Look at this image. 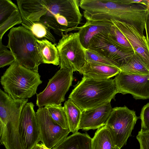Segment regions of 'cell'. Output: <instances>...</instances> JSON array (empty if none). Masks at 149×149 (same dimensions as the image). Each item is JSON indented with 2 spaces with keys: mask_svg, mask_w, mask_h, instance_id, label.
I'll list each match as a JSON object with an SVG mask.
<instances>
[{
  "mask_svg": "<svg viewBox=\"0 0 149 149\" xmlns=\"http://www.w3.org/2000/svg\"><path fill=\"white\" fill-rule=\"evenodd\" d=\"M68 98L83 112L109 102L118 93L113 79H96L86 77L74 86Z\"/></svg>",
  "mask_w": 149,
  "mask_h": 149,
  "instance_id": "obj_1",
  "label": "cell"
},
{
  "mask_svg": "<svg viewBox=\"0 0 149 149\" xmlns=\"http://www.w3.org/2000/svg\"><path fill=\"white\" fill-rule=\"evenodd\" d=\"M79 0H47L48 9L40 20L60 36L74 30L81 24L82 15Z\"/></svg>",
  "mask_w": 149,
  "mask_h": 149,
  "instance_id": "obj_2",
  "label": "cell"
},
{
  "mask_svg": "<svg viewBox=\"0 0 149 149\" xmlns=\"http://www.w3.org/2000/svg\"><path fill=\"white\" fill-rule=\"evenodd\" d=\"M0 82L6 93L14 99H21L35 95L42 81L38 72L24 67L15 61L1 76Z\"/></svg>",
  "mask_w": 149,
  "mask_h": 149,
  "instance_id": "obj_3",
  "label": "cell"
},
{
  "mask_svg": "<svg viewBox=\"0 0 149 149\" xmlns=\"http://www.w3.org/2000/svg\"><path fill=\"white\" fill-rule=\"evenodd\" d=\"M8 36L7 47L12 53L15 61L24 67L38 72V66L42 63L38 53L37 39L33 33L19 26L12 28Z\"/></svg>",
  "mask_w": 149,
  "mask_h": 149,
  "instance_id": "obj_4",
  "label": "cell"
},
{
  "mask_svg": "<svg viewBox=\"0 0 149 149\" xmlns=\"http://www.w3.org/2000/svg\"><path fill=\"white\" fill-rule=\"evenodd\" d=\"M56 46L60 68H66L72 72H79L86 61V49L80 42L78 32L63 34Z\"/></svg>",
  "mask_w": 149,
  "mask_h": 149,
  "instance_id": "obj_5",
  "label": "cell"
},
{
  "mask_svg": "<svg viewBox=\"0 0 149 149\" xmlns=\"http://www.w3.org/2000/svg\"><path fill=\"white\" fill-rule=\"evenodd\" d=\"M139 118L135 111L126 106L112 108L105 123L115 145L121 148L126 144Z\"/></svg>",
  "mask_w": 149,
  "mask_h": 149,
  "instance_id": "obj_6",
  "label": "cell"
},
{
  "mask_svg": "<svg viewBox=\"0 0 149 149\" xmlns=\"http://www.w3.org/2000/svg\"><path fill=\"white\" fill-rule=\"evenodd\" d=\"M72 72L66 68H60L49 80L47 85L42 92L36 95V104L41 108L48 104H61L72 85Z\"/></svg>",
  "mask_w": 149,
  "mask_h": 149,
  "instance_id": "obj_7",
  "label": "cell"
},
{
  "mask_svg": "<svg viewBox=\"0 0 149 149\" xmlns=\"http://www.w3.org/2000/svg\"><path fill=\"white\" fill-rule=\"evenodd\" d=\"M40 133V140L47 147L52 149L64 140L70 132L55 123L45 107L36 112Z\"/></svg>",
  "mask_w": 149,
  "mask_h": 149,
  "instance_id": "obj_8",
  "label": "cell"
},
{
  "mask_svg": "<svg viewBox=\"0 0 149 149\" xmlns=\"http://www.w3.org/2000/svg\"><path fill=\"white\" fill-rule=\"evenodd\" d=\"M113 80L118 93L130 94L136 100L149 98V75L120 71Z\"/></svg>",
  "mask_w": 149,
  "mask_h": 149,
  "instance_id": "obj_9",
  "label": "cell"
},
{
  "mask_svg": "<svg viewBox=\"0 0 149 149\" xmlns=\"http://www.w3.org/2000/svg\"><path fill=\"white\" fill-rule=\"evenodd\" d=\"M32 102H27L21 115L19 132L23 149H32L40 141L38 125Z\"/></svg>",
  "mask_w": 149,
  "mask_h": 149,
  "instance_id": "obj_10",
  "label": "cell"
},
{
  "mask_svg": "<svg viewBox=\"0 0 149 149\" xmlns=\"http://www.w3.org/2000/svg\"><path fill=\"white\" fill-rule=\"evenodd\" d=\"M108 34L95 37L88 49L112 59L119 65L120 69L128 62L134 54V52L125 51L115 45L108 39Z\"/></svg>",
  "mask_w": 149,
  "mask_h": 149,
  "instance_id": "obj_11",
  "label": "cell"
},
{
  "mask_svg": "<svg viewBox=\"0 0 149 149\" xmlns=\"http://www.w3.org/2000/svg\"><path fill=\"white\" fill-rule=\"evenodd\" d=\"M112 24L124 35L149 69V40L147 35H142L133 25L112 19Z\"/></svg>",
  "mask_w": 149,
  "mask_h": 149,
  "instance_id": "obj_12",
  "label": "cell"
},
{
  "mask_svg": "<svg viewBox=\"0 0 149 149\" xmlns=\"http://www.w3.org/2000/svg\"><path fill=\"white\" fill-rule=\"evenodd\" d=\"M110 102L82 112L79 130L85 131L98 129L105 125L112 110Z\"/></svg>",
  "mask_w": 149,
  "mask_h": 149,
  "instance_id": "obj_13",
  "label": "cell"
},
{
  "mask_svg": "<svg viewBox=\"0 0 149 149\" xmlns=\"http://www.w3.org/2000/svg\"><path fill=\"white\" fill-rule=\"evenodd\" d=\"M113 24L111 22L86 21L83 25L77 27L79 39L83 47L88 49L93 39L96 36L108 34Z\"/></svg>",
  "mask_w": 149,
  "mask_h": 149,
  "instance_id": "obj_14",
  "label": "cell"
},
{
  "mask_svg": "<svg viewBox=\"0 0 149 149\" xmlns=\"http://www.w3.org/2000/svg\"><path fill=\"white\" fill-rule=\"evenodd\" d=\"M22 17L33 21H39L48 9L47 0H17Z\"/></svg>",
  "mask_w": 149,
  "mask_h": 149,
  "instance_id": "obj_15",
  "label": "cell"
},
{
  "mask_svg": "<svg viewBox=\"0 0 149 149\" xmlns=\"http://www.w3.org/2000/svg\"><path fill=\"white\" fill-rule=\"evenodd\" d=\"M117 67L86 62L79 73L83 76L96 79H107L116 76L120 72Z\"/></svg>",
  "mask_w": 149,
  "mask_h": 149,
  "instance_id": "obj_16",
  "label": "cell"
},
{
  "mask_svg": "<svg viewBox=\"0 0 149 149\" xmlns=\"http://www.w3.org/2000/svg\"><path fill=\"white\" fill-rule=\"evenodd\" d=\"M92 138L87 133L79 132L67 136L52 149H91Z\"/></svg>",
  "mask_w": 149,
  "mask_h": 149,
  "instance_id": "obj_17",
  "label": "cell"
},
{
  "mask_svg": "<svg viewBox=\"0 0 149 149\" xmlns=\"http://www.w3.org/2000/svg\"><path fill=\"white\" fill-rule=\"evenodd\" d=\"M37 42L39 54L42 63L59 65V55L56 45L46 39H37Z\"/></svg>",
  "mask_w": 149,
  "mask_h": 149,
  "instance_id": "obj_18",
  "label": "cell"
},
{
  "mask_svg": "<svg viewBox=\"0 0 149 149\" xmlns=\"http://www.w3.org/2000/svg\"><path fill=\"white\" fill-rule=\"evenodd\" d=\"M22 26L30 31L38 40L46 39L56 45V40L50 31V29L44 23L39 21H33L22 17Z\"/></svg>",
  "mask_w": 149,
  "mask_h": 149,
  "instance_id": "obj_19",
  "label": "cell"
},
{
  "mask_svg": "<svg viewBox=\"0 0 149 149\" xmlns=\"http://www.w3.org/2000/svg\"><path fill=\"white\" fill-rule=\"evenodd\" d=\"M115 145L106 125L97 129L92 139L91 149H121Z\"/></svg>",
  "mask_w": 149,
  "mask_h": 149,
  "instance_id": "obj_20",
  "label": "cell"
},
{
  "mask_svg": "<svg viewBox=\"0 0 149 149\" xmlns=\"http://www.w3.org/2000/svg\"><path fill=\"white\" fill-rule=\"evenodd\" d=\"M63 107L67 117L70 132L73 134L78 132L83 112L77 105L69 98L64 103Z\"/></svg>",
  "mask_w": 149,
  "mask_h": 149,
  "instance_id": "obj_21",
  "label": "cell"
},
{
  "mask_svg": "<svg viewBox=\"0 0 149 149\" xmlns=\"http://www.w3.org/2000/svg\"><path fill=\"white\" fill-rule=\"evenodd\" d=\"M120 69V71L127 73L149 75V69L141 57L135 52L128 62Z\"/></svg>",
  "mask_w": 149,
  "mask_h": 149,
  "instance_id": "obj_22",
  "label": "cell"
},
{
  "mask_svg": "<svg viewBox=\"0 0 149 149\" xmlns=\"http://www.w3.org/2000/svg\"><path fill=\"white\" fill-rule=\"evenodd\" d=\"M52 120L63 128L69 130L67 117L63 107L61 104H52L45 106Z\"/></svg>",
  "mask_w": 149,
  "mask_h": 149,
  "instance_id": "obj_23",
  "label": "cell"
},
{
  "mask_svg": "<svg viewBox=\"0 0 149 149\" xmlns=\"http://www.w3.org/2000/svg\"><path fill=\"white\" fill-rule=\"evenodd\" d=\"M107 37L111 42L121 49L125 51H134L125 36L113 24Z\"/></svg>",
  "mask_w": 149,
  "mask_h": 149,
  "instance_id": "obj_24",
  "label": "cell"
},
{
  "mask_svg": "<svg viewBox=\"0 0 149 149\" xmlns=\"http://www.w3.org/2000/svg\"><path fill=\"white\" fill-rule=\"evenodd\" d=\"M85 59L87 62L105 65L119 68L115 61L103 55L90 49H85Z\"/></svg>",
  "mask_w": 149,
  "mask_h": 149,
  "instance_id": "obj_25",
  "label": "cell"
},
{
  "mask_svg": "<svg viewBox=\"0 0 149 149\" xmlns=\"http://www.w3.org/2000/svg\"><path fill=\"white\" fill-rule=\"evenodd\" d=\"M18 10V7L11 0H0V24Z\"/></svg>",
  "mask_w": 149,
  "mask_h": 149,
  "instance_id": "obj_26",
  "label": "cell"
},
{
  "mask_svg": "<svg viewBox=\"0 0 149 149\" xmlns=\"http://www.w3.org/2000/svg\"><path fill=\"white\" fill-rule=\"evenodd\" d=\"M22 20L19 10L15 12L10 17L0 24V40L2 39L5 33L13 26L22 24Z\"/></svg>",
  "mask_w": 149,
  "mask_h": 149,
  "instance_id": "obj_27",
  "label": "cell"
},
{
  "mask_svg": "<svg viewBox=\"0 0 149 149\" xmlns=\"http://www.w3.org/2000/svg\"><path fill=\"white\" fill-rule=\"evenodd\" d=\"M15 58L12 53L7 49V46L0 42V68L10 65L15 61Z\"/></svg>",
  "mask_w": 149,
  "mask_h": 149,
  "instance_id": "obj_28",
  "label": "cell"
},
{
  "mask_svg": "<svg viewBox=\"0 0 149 149\" xmlns=\"http://www.w3.org/2000/svg\"><path fill=\"white\" fill-rule=\"evenodd\" d=\"M140 118L141 120L140 131L145 132L149 131V103L143 107Z\"/></svg>",
  "mask_w": 149,
  "mask_h": 149,
  "instance_id": "obj_29",
  "label": "cell"
},
{
  "mask_svg": "<svg viewBox=\"0 0 149 149\" xmlns=\"http://www.w3.org/2000/svg\"><path fill=\"white\" fill-rule=\"evenodd\" d=\"M140 145V149H149V131H139L136 136Z\"/></svg>",
  "mask_w": 149,
  "mask_h": 149,
  "instance_id": "obj_30",
  "label": "cell"
},
{
  "mask_svg": "<svg viewBox=\"0 0 149 149\" xmlns=\"http://www.w3.org/2000/svg\"><path fill=\"white\" fill-rule=\"evenodd\" d=\"M122 3L125 4L129 5L133 4H139L146 6L147 0H121Z\"/></svg>",
  "mask_w": 149,
  "mask_h": 149,
  "instance_id": "obj_31",
  "label": "cell"
},
{
  "mask_svg": "<svg viewBox=\"0 0 149 149\" xmlns=\"http://www.w3.org/2000/svg\"><path fill=\"white\" fill-rule=\"evenodd\" d=\"M145 30L149 40V14L148 13L146 20Z\"/></svg>",
  "mask_w": 149,
  "mask_h": 149,
  "instance_id": "obj_32",
  "label": "cell"
},
{
  "mask_svg": "<svg viewBox=\"0 0 149 149\" xmlns=\"http://www.w3.org/2000/svg\"><path fill=\"white\" fill-rule=\"evenodd\" d=\"M40 144V149H50L47 147L41 142Z\"/></svg>",
  "mask_w": 149,
  "mask_h": 149,
  "instance_id": "obj_33",
  "label": "cell"
},
{
  "mask_svg": "<svg viewBox=\"0 0 149 149\" xmlns=\"http://www.w3.org/2000/svg\"><path fill=\"white\" fill-rule=\"evenodd\" d=\"M32 149H40V143H38Z\"/></svg>",
  "mask_w": 149,
  "mask_h": 149,
  "instance_id": "obj_34",
  "label": "cell"
},
{
  "mask_svg": "<svg viewBox=\"0 0 149 149\" xmlns=\"http://www.w3.org/2000/svg\"><path fill=\"white\" fill-rule=\"evenodd\" d=\"M146 7L147 8L148 10H149V0H147V3Z\"/></svg>",
  "mask_w": 149,
  "mask_h": 149,
  "instance_id": "obj_35",
  "label": "cell"
},
{
  "mask_svg": "<svg viewBox=\"0 0 149 149\" xmlns=\"http://www.w3.org/2000/svg\"><path fill=\"white\" fill-rule=\"evenodd\" d=\"M148 13L149 14V10H148Z\"/></svg>",
  "mask_w": 149,
  "mask_h": 149,
  "instance_id": "obj_36",
  "label": "cell"
}]
</instances>
